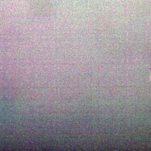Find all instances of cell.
<instances>
[{
  "label": "cell",
  "instance_id": "cell-1",
  "mask_svg": "<svg viewBox=\"0 0 151 151\" xmlns=\"http://www.w3.org/2000/svg\"><path fill=\"white\" fill-rule=\"evenodd\" d=\"M149 81H151V72L150 74V76H149Z\"/></svg>",
  "mask_w": 151,
  "mask_h": 151
}]
</instances>
